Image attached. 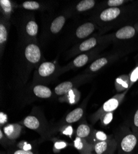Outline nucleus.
Listing matches in <instances>:
<instances>
[{
    "label": "nucleus",
    "instance_id": "obj_12",
    "mask_svg": "<svg viewBox=\"0 0 138 154\" xmlns=\"http://www.w3.org/2000/svg\"><path fill=\"white\" fill-rule=\"evenodd\" d=\"M35 95L40 98H49L52 96V91L48 87L43 85H37L34 88Z\"/></svg>",
    "mask_w": 138,
    "mask_h": 154
},
{
    "label": "nucleus",
    "instance_id": "obj_2",
    "mask_svg": "<svg viewBox=\"0 0 138 154\" xmlns=\"http://www.w3.org/2000/svg\"><path fill=\"white\" fill-rule=\"evenodd\" d=\"M127 91H125L121 94L115 95L114 97L108 99L103 104L102 107L100 108L94 115V121H97L98 119H100L105 113L113 112L115 110L120 106L121 102L123 101L124 96L126 95Z\"/></svg>",
    "mask_w": 138,
    "mask_h": 154
},
{
    "label": "nucleus",
    "instance_id": "obj_24",
    "mask_svg": "<svg viewBox=\"0 0 138 154\" xmlns=\"http://www.w3.org/2000/svg\"><path fill=\"white\" fill-rule=\"evenodd\" d=\"M87 61H88V56L85 54H83L78 56L74 59V64L75 66L80 67L85 65Z\"/></svg>",
    "mask_w": 138,
    "mask_h": 154
},
{
    "label": "nucleus",
    "instance_id": "obj_22",
    "mask_svg": "<svg viewBox=\"0 0 138 154\" xmlns=\"http://www.w3.org/2000/svg\"><path fill=\"white\" fill-rule=\"evenodd\" d=\"M97 44V40L95 38H91L89 40L84 42L79 46L81 51H85L94 48Z\"/></svg>",
    "mask_w": 138,
    "mask_h": 154
},
{
    "label": "nucleus",
    "instance_id": "obj_16",
    "mask_svg": "<svg viewBox=\"0 0 138 154\" xmlns=\"http://www.w3.org/2000/svg\"><path fill=\"white\" fill-rule=\"evenodd\" d=\"M73 85L70 82H65L58 85L55 89V93L57 95H65L72 89Z\"/></svg>",
    "mask_w": 138,
    "mask_h": 154
},
{
    "label": "nucleus",
    "instance_id": "obj_6",
    "mask_svg": "<svg viewBox=\"0 0 138 154\" xmlns=\"http://www.w3.org/2000/svg\"><path fill=\"white\" fill-rule=\"evenodd\" d=\"M25 55L29 61L32 63H36L40 59L41 54L40 49L35 45H29L25 50Z\"/></svg>",
    "mask_w": 138,
    "mask_h": 154
},
{
    "label": "nucleus",
    "instance_id": "obj_23",
    "mask_svg": "<svg viewBox=\"0 0 138 154\" xmlns=\"http://www.w3.org/2000/svg\"><path fill=\"white\" fill-rule=\"evenodd\" d=\"M26 31L29 35L35 36L38 32V25L35 22L30 21L27 25Z\"/></svg>",
    "mask_w": 138,
    "mask_h": 154
},
{
    "label": "nucleus",
    "instance_id": "obj_19",
    "mask_svg": "<svg viewBox=\"0 0 138 154\" xmlns=\"http://www.w3.org/2000/svg\"><path fill=\"white\" fill-rule=\"evenodd\" d=\"M64 100H66L70 104H74L79 99L80 94L76 89H71V90L65 95Z\"/></svg>",
    "mask_w": 138,
    "mask_h": 154
},
{
    "label": "nucleus",
    "instance_id": "obj_31",
    "mask_svg": "<svg viewBox=\"0 0 138 154\" xmlns=\"http://www.w3.org/2000/svg\"><path fill=\"white\" fill-rule=\"evenodd\" d=\"M138 80V67H136L131 73L130 77V85H131L133 83L136 82Z\"/></svg>",
    "mask_w": 138,
    "mask_h": 154
},
{
    "label": "nucleus",
    "instance_id": "obj_17",
    "mask_svg": "<svg viewBox=\"0 0 138 154\" xmlns=\"http://www.w3.org/2000/svg\"><path fill=\"white\" fill-rule=\"evenodd\" d=\"M55 70L54 64L51 62H44L40 66L39 73L42 76H47L53 73Z\"/></svg>",
    "mask_w": 138,
    "mask_h": 154
},
{
    "label": "nucleus",
    "instance_id": "obj_27",
    "mask_svg": "<svg viewBox=\"0 0 138 154\" xmlns=\"http://www.w3.org/2000/svg\"><path fill=\"white\" fill-rule=\"evenodd\" d=\"M68 146L67 143L64 142V141H57L55 144L53 146V150L55 152H59L61 149H65Z\"/></svg>",
    "mask_w": 138,
    "mask_h": 154
},
{
    "label": "nucleus",
    "instance_id": "obj_11",
    "mask_svg": "<svg viewBox=\"0 0 138 154\" xmlns=\"http://www.w3.org/2000/svg\"><path fill=\"white\" fill-rule=\"evenodd\" d=\"M84 110L82 108L78 107L69 113L66 117L65 121L68 123H72L79 120L83 116Z\"/></svg>",
    "mask_w": 138,
    "mask_h": 154
},
{
    "label": "nucleus",
    "instance_id": "obj_32",
    "mask_svg": "<svg viewBox=\"0 0 138 154\" xmlns=\"http://www.w3.org/2000/svg\"><path fill=\"white\" fill-rule=\"evenodd\" d=\"M9 154H37L32 150H25L22 149H18L12 151Z\"/></svg>",
    "mask_w": 138,
    "mask_h": 154
},
{
    "label": "nucleus",
    "instance_id": "obj_7",
    "mask_svg": "<svg viewBox=\"0 0 138 154\" xmlns=\"http://www.w3.org/2000/svg\"><path fill=\"white\" fill-rule=\"evenodd\" d=\"M120 14V9L118 8H110L104 10L100 14V19L103 21H110L116 19Z\"/></svg>",
    "mask_w": 138,
    "mask_h": 154
},
{
    "label": "nucleus",
    "instance_id": "obj_25",
    "mask_svg": "<svg viewBox=\"0 0 138 154\" xmlns=\"http://www.w3.org/2000/svg\"><path fill=\"white\" fill-rule=\"evenodd\" d=\"M113 118H114L113 112H108L102 115L100 119L101 120V122L104 125H107L112 121Z\"/></svg>",
    "mask_w": 138,
    "mask_h": 154
},
{
    "label": "nucleus",
    "instance_id": "obj_36",
    "mask_svg": "<svg viewBox=\"0 0 138 154\" xmlns=\"http://www.w3.org/2000/svg\"><path fill=\"white\" fill-rule=\"evenodd\" d=\"M72 133V129L71 126L68 127L66 129L63 131V134L66 135H71Z\"/></svg>",
    "mask_w": 138,
    "mask_h": 154
},
{
    "label": "nucleus",
    "instance_id": "obj_5",
    "mask_svg": "<svg viewBox=\"0 0 138 154\" xmlns=\"http://www.w3.org/2000/svg\"><path fill=\"white\" fill-rule=\"evenodd\" d=\"M22 127L18 124H10L4 127L3 131L6 137L11 140L17 139L21 134Z\"/></svg>",
    "mask_w": 138,
    "mask_h": 154
},
{
    "label": "nucleus",
    "instance_id": "obj_4",
    "mask_svg": "<svg viewBox=\"0 0 138 154\" xmlns=\"http://www.w3.org/2000/svg\"><path fill=\"white\" fill-rule=\"evenodd\" d=\"M74 147L80 154H90L93 152L94 145L85 139L76 137L74 140Z\"/></svg>",
    "mask_w": 138,
    "mask_h": 154
},
{
    "label": "nucleus",
    "instance_id": "obj_28",
    "mask_svg": "<svg viewBox=\"0 0 138 154\" xmlns=\"http://www.w3.org/2000/svg\"><path fill=\"white\" fill-rule=\"evenodd\" d=\"M7 40V31L4 25H0V43H3Z\"/></svg>",
    "mask_w": 138,
    "mask_h": 154
},
{
    "label": "nucleus",
    "instance_id": "obj_37",
    "mask_svg": "<svg viewBox=\"0 0 138 154\" xmlns=\"http://www.w3.org/2000/svg\"><path fill=\"white\" fill-rule=\"evenodd\" d=\"M90 154H95V153H94V152H92V153H90Z\"/></svg>",
    "mask_w": 138,
    "mask_h": 154
},
{
    "label": "nucleus",
    "instance_id": "obj_15",
    "mask_svg": "<svg viewBox=\"0 0 138 154\" xmlns=\"http://www.w3.org/2000/svg\"><path fill=\"white\" fill-rule=\"evenodd\" d=\"M92 130L89 125L85 124H82L79 125L76 131L77 137L88 139L92 135Z\"/></svg>",
    "mask_w": 138,
    "mask_h": 154
},
{
    "label": "nucleus",
    "instance_id": "obj_35",
    "mask_svg": "<svg viewBox=\"0 0 138 154\" xmlns=\"http://www.w3.org/2000/svg\"><path fill=\"white\" fill-rule=\"evenodd\" d=\"M24 144V146L23 145V146H20L19 147H20V149H22V150H32V146L30 145V144H27L26 143H25V142H24V143H22Z\"/></svg>",
    "mask_w": 138,
    "mask_h": 154
},
{
    "label": "nucleus",
    "instance_id": "obj_29",
    "mask_svg": "<svg viewBox=\"0 0 138 154\" xmlns=\"http://www.w3.org/2000/svg\"><path fill=\"white\" fill-rule=\"evenodd\" d=\"M133 133L138 136V109L136 110L133 119Z\"/></svg>",
    "mask_w": 138,
    "mask_h": 154
},
{
    "label": "nucleus",
    "instance_id": "obj_20",
    "mask_svg": "<svg viewBox=\"0 0 138 154\" xmlns=\"http://www.w3.org/2000/svg\"><path fill=\"white\" fill-rule=\"evenodd\" d=\"M95 5V1L94 0H83L77 5V10L78 11H84L91 9Z\"/></svg>",
    "mask_w": 138,
    "mask_h": 154
},
{
    "label": "nucleus",
    "instance_id": "obj_10",
    "mask_svg": "<svg viewBox=\"0 0 138 154\" xmlns=\"http://www.w3.org/2000/svg\"><path fill=\"white\" fill-rule=\"evenodd\" d=\"M110 139H111L110 136L105 134L104 132L101 131H95L94 133L92 132V135L87 139V140L92 145H94L97 143L108 140Z\"/></svg>",
    "mask_w": 138,
    "mask_h": 154
},
{
    "label": "nucleus",
    "instance_id": "obj_3",
    "mask_svg": "<svg viewBox=\"0 0 138 154\" xmlns=\"http://www.w3.org/2000/svg\"><path fill=\"white\" fill-rule=\"evenodd\" d=\"M117 141L115 139L102 141L94 145L93 152L95 154H115L117 150Z\"/></svg>",
    "mask_w": 138,
    "mask_h": 154
},
{
    "label": "nucleus",
    "instance_id": "obj_1",
    "mask_svg": "<svg viewBox=\"0 0 138 154\" xmlns=\"http://www.w3.org/2000/svg\"><path fill=\"white\" fill-rule=\"evenodd\" d=\"M117 141L118 154H133L138 143V136L133 132L123 134Z\"/></svg>",
    "mask_w": 138,
    "mask_h": 154
},
{
    "label": "nucleus",
    "instance_id": "obj_30",
    "mask_svg": "<svg viewBox=\"0 0 138 154\" xmlns=\"http://www.w3.org/2000/svg\"><path fill=\"white\" fill-rule=\"evenodd\" d=\"M0 4L3 10L6 12H9L11 10V6L10 2L8 0H1L0 1Z\"/></svg>",
    "mask_w": 138,
    "mask_h": 154
},
{
    "label": "nucleus",
    "instance_id": "obj_8",
    "mask_svg": "<svg viewBox=\"0 0 138 154\" xmlns=\"http://www.w3.org/2000/svg\"><path fill=\"white\" fill-rule=\"evenodd\" d=\"M94 30V25L92 23H85L80 26L76 30V35L79 38L88 36Z\"/></svg>",
    "mask_w": 138,
    "mask_h": 154
},
{
    "label": "nucleus",
    "instance_id": "obj_9",
    "mask_svg": "<svg viewBox=\"0 0 138 154\" xmlns=\"http://www.w3.org/2000/svg\"><path fill=\"white\" fill-rule=\"evenodd\" d=\"M135 29L131 26H125L120 29L116 33V37L118 39L124 40L133 38L135 35Z\"/></svg>",
    "mask_w": 138,
    "mask_h": 154
},
{
    "label": "nucleus",
    "instance_id": "obj_18",
    "mask_svg": "<svg viewBox=\"0 0 138 154\" xmlns=\"http://www.w3.org/2000/svg\"><path fill=\"white\" fill-rule=\"evenodd\" d=\"M65 22V19L63 16H59L56 18L52 23L51 31L53 33H58L63 27Z\"/></svg>",
    "mask_w": 138,
    "mask_h": 154
},
{
    "label": "nucleus",
    "instance_id": "obj_34",
    "mask_svg": "<svg viewBox=\"0 0 138 154\" xmlns=\"http://www.w3.org/2000/svg\"><path fill=\"white\" fill-rule=\"evenodd\" d=\"M7 122V115L3 112L0 113V124L2 125Z\"/></svg>",
    "mask_w": 138,
    "mask_h": 154
},
{
    "label": "nucleus",
    "instance_id": "obj_33",
    "mask_svg": "<svg viewBox=\"0 0 138 154\" xmlns=\"http://www.w3.org/2000/svg\"><path fill=\"white\" fill-rule=\"evenodd\" d=\"M123 3V0H109L108 1V5L110 7H117L121 5Z\"/></svg>",
    "mask_w": 138,
    "mask_h": 154
},
{
    "label": "nucleus",
    "instance_id": "obj_13",
    "mask_svg": "<svg viewBox=\"0 0 138 154\" xmlns=\"http://www.w3.org/2000/svg\"><path fill=\"white\" fill-rule=\"evenodd\" d=\"M23 124L27 128H29V129L33 130H39L40 125L39 119L36 117L34 116V115H29V116H27L24 120Z\"/></svg>",
    "mask_w": 138,
    "mask_h": 154
},
{
    "label": "nucleus",
    "instance_id": "obj_14",
    "mask_svg": "<svg viewBox=\"0 0 138 154\" xmlns=\"http://www.w3.org/2000/svg\"><path fill=\"white\" fill-rule=\"evenodd\" d=\"M130 86V82L128 77L127 76H121L116 80L115 88L117 91L121 92L127 91Z\"/></svg>",
    "mask_w": 138,
    "mask_h": 154
},
{
    "label": "nucleus",
    "instance_id": "obj_21",
    "mask_svg": "<svg viewBox=\"0 0 138 154\" xmlns=\"http://www.w3.org/2000/svg\"><path fill=\"white\" fill-rule=\"evenodd\" d=\"M108 60L106 58H100L94 62L90 66V69L92 72H96L102 68L107 63Z\"/></svg>",
    "mask_w": 138,
    "mask_h": 154
},
{
    "label": "nucleus",
    "instance_id": "obj_26",
    "mask_svg": "<svg viewBox=\"0 0 138 154\" xmlns=\"http://www.w3.org/2000/svg\"><path fill=\"white\" fill-rule=\"evenodd\" d=\"M23 7L27 9L35 10L39 9L40 5L38 3L35 2H26L23 3Z\"/></svg>",
    "mask_w": 138,
    "mask_h": 154
}]
</instances>
